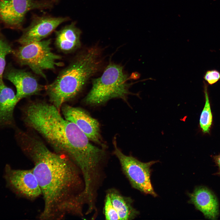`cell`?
<instances>
[{
    "label": "cell",
    "mask_w": 220,
    "mask_h": 220,
    "mask_svg": "<svg viewBox=\"0 0 220 220\" xmlns=\"http://www.w3.org/2000/svg\"><path fill=\"white\" fill-rule=\"evenodd\" d=\"M127 79L122 66L110 63L100 77L93 79L92 88L84 102L90 106H98L116 98L127 102V96L132 94Z\"/></svg>",
    "instance_id": "obj_4"
},
{
    "label": "cell",
    "mask_w": 220,
    "mask_h": 220,
    "mask_svg": "<svg viewBox=\"0 0 220 220\" xmlns=\"http://www.w3.org/2000/svg\"><path fill=\"white\" fill-rule=\"evenodd\" d=\"M190 202L208 219L217 218L219 214V203L214 193L205 186L196 188L189 195Z\"/></svg>",
    "instance_id": "obj_12"
},
{
    "label": "cell",
    "mask_w": 220,
    "mask_h": 220,
    "mask_svg": "<svg viewBox=\"0 0 220 220\" xmlns=\"http://www.w3.org/2000/svg\"><path fill=\"white\" fill-rule=\"evenodd\" d=\"M13 51L0 28V80L2 79V74L6 65V57L8 54L13 53Z\"/></svg>",
    "instance_id": "obj_17"
},
{
    "label": "cell",
    "mask_w": 220,
    "mask_h": 220,
    "mask_svg": "<svg viewBox=\"0 0 220 220\" xmlns=\"http://www.w3.org/2000/svg\"><path fill=\"white\" fill-rule=\"evenodd\" d=\"M3 177L7 188L18 196L33 200L42 195L40 188L32 169H14L7 164L4 169Z\"/></svg>",
    "instance_id": "obj_8"
},
{
    "label": "cell",
    "mask_w": 220,
    "mask_h": 220,
    "mask_svg": "<svg viewBox=\"0 0 220 220\" xmlns=\"http://www.w3.org/2000/svg\"><path fill=\"white\" fill-rule=\"evenodd\" d=\"M61 108L65 119L76 125L90 141L105 149L106 145L102 139L100 124L97 119L80 108L64 104Z\"/></svg>",
    "instance_id": "obj_9"
},
{
    "label": "cell",
    "mask_w": 220,
    "mask_h": 220,
    "mask_svg": "<svg viewBox=\"0 0 220 220\" xmlns=\"http://www.w3.org/2000/svg\"><path fill=\"white\" fill-rule=\"evenodd\" d=\"M16 139L32 162L44 206L42 220H61L68 215L82 216L84 183L81 172L66 156L49 149L41 140L23 131Z\"/></svg>",
    "instance_id": "obj_1"
},
{
    "label": "cell",
    "mask_w": 220,
    "mask_h": 220,
    "mask_svg": "<svg viewBox=\"0 0 220 220\" xmlns=\"http://www.w3.org/2000/svg\"><path fill=\"white\" fill-rule=\"evenodd\" d=\"M114 154L118 159L122 170L134 188L156 197L150 180V167L156 161L143 163L130 156L123 154L117 147L116 137L113 141Z\"/></svg>",
    "instance_id": "obj_6"
},
{
    "label": "cell",
    "mask_w": 220,
    "mask_h": 220,
    "mask_svg": "<svg viewBox=\"0 0 220 220\" xmlns=\"http://www.w3.org/2000/svg\"><path fill=\"white\" fill-rule=\"evenodd\" d=\"M4 76L15 86L16 95L19 101L24 98L38 94L43 88L34 75L23 70L10 69L6 72Z\"/></svg>",
    "instance_id": "obj_11"
},
{
    "label": "cell",
    "mask_w": 220,
    "mask_h": 220,
    "mask_svg": "<svg viewBox=\"0 0 220 220\" xmlns=\"http://www.w3.org/2000/svg\"><path fill=\"white\" fill-rule=\"evenodd\" d=\"M204 82L205 102L200 115L199 125L202 132L209 134L212 123L213 116L208 93V86Z\"/></svg>",
    "instance_id": "obj_16"
},
{
    "label": "cell",
    "mask_w": 220,
    "mask_h": 220,
    "mask_svg": "<svg viewBox=\"0 0 220 220\" xmlns=\"http://www.w3.org/2000/svg\"><path fill=\"white\" fill-rule=\"evenodd\" d=\"M212 157L215 164L218 167V171L215 174L220 175V154L215 156Z\"/></svg>",
    "instance_id": "obj_20"
},
{
    "label": "cell",
    "mask_w": 220,
    "mask_h": 220,
    "mask_svg": "<svg viewBox=\"0 0 220 220\" xmlns=\"http://www.w3.org/2000/svg\"><path fill=\"white\" fill-rule=\"evenodd\" d=\"M49 2L35 0H0V23L4 28L22 30L27 13L50 7Z\"/></svg>",
    "instance_id": "obj_7"
},
{
    "label": "cell",
    "mask_w": 220,
    "mask_h": 220,
    "mask_svg": "<svg viewBox=\"0 0 220 220\" xmlns=\"http://www.w3.org/2000/svg\"><path fill=\"white\" fill-rule=\"evenodd\" d=\"M51 42L49 39L22 45L13 53L20 64L28 66L34 73L46 78L44 70L54 69L62 64L56 62L61 57L52 52Z\"/></svg>",
    "instance_id": "obj_5"
},
{
    "label": "cell",
    "mask_w": 220,
    "mask_h": 220,
    "mask_svg": "<svg viewBox=\"0 0 220 220\" xmlns=\"http://www.w3.org/2000/svg\"><path fill=\"white\" fill-rule=\"evenodd\" d=\"M23 111L25 124L41 134L54 152L73 162L84 178L97 173L106 156L105 149L91 144L76 125L63 118L54 105L34 102Z\"/></svg>",
    "instance_id": "obj_2"
},
{
    "label": "cell",
    "mask_w": 220,
    "mask_h": 220,
    "mask_svg": "<svg viewBox=\"0 0 220 220\" xmlns=\"http://www.w3.org/2000/svg\"><path fill=\"white\" fill-rule=\"evenodd\" d=\"M104 213L106 220H120L118 215L114 207L108 193L105 200Z\"/></svg>",
    "instance_id": "obj_18"
},
{
    "label": "cell",
    "mask_w": 220,
    "mask_h": 220,
    "mask_svg": "<svg viewBox=\"0 0 220 220\" xmlns=\"http://www.w3.org/2000/svg\"><path fill=\"white\" fill-rule=\"evenodd\" d=\"M204 78L209 85H212L220 79V72L215 69L207 70Z\"/></svg>",
    "instance_id": "obj_19"
},
{
    "label": "cell",
    "mask_w": 220,
    "mask_h": 220,
    "mask_svg": "<svg viewBox=\"0 0 220 220\" xmlns=\"http://www.w3.org/2000/svg\"><path fill=\"white\" fill-rule=\"evenodd\" d=\"M66 17L36 16L28 26L23 29L22 35L17 40L21 45L41 41L50 35Z\"/></svg>",
    "instance_id": "obj_10"
},
{
    "label": "cell",
    "mask_w": 220,
    "mask_h": 220,
    "mask_svg": "<svg viewBox=\"0 0 220 220\" xmlns=\"http://www.w3.org/2000/svg\"><path fill=\"white\" fill-rule=\"evenodd\" d=\"M19 101L13 91L0 80V127L12 126L13 113Z\"/></svg>",
    "instance_id": "obj_13"
},
{
    "label": "cell",
    "mask_w": 220,
    "mask_h": 220,
    "mask_svg": "<svg viewBox=\"0 0 220 220\" xmlns=\"http://www.w3.org/2000/svg\"><path fill=\"white\" fill-rule=\"evenodd\" d=\"M81 33L74 23L65 26L56 32L55 42L57 48L65 53L75 50L81 46Z\"/></svg>",
    "instance_id": "obj_14"
},
{
    "label": "cell",
    "mask_w": 220,
    "mask_h": 220,
    "mask_svg": "<svg viewBox=\"0 0 220 220\" xmlns=\"http://www.w3.org/2000/svg\"><path fill=\"white\" fill-rule=\"evenodd\" d=\"M101 54L95 46L88 48L45 87L51 104L59 110L65 102L77 96L90 79L99 71L102 62Z\"/></svg>",
    "instance_id": "obj_3"
},
{
    "label": "cell",
    "mask_w": 220,
    "mask_h": 220,
    "mask_svg": "<svg viewBox=\"0 0 220 220\" xmlns=\"http://www.w3.org/2000/svg\"><path fill=\"white\" fill-rule=\"evenodd\" d=\"M108 193L120 220L133 219L139 214V212L132 207L130 198L122 195L115 189L110 190Z\"/></svg>",
    "instance_id": "obj_15"
}]
</instances>
